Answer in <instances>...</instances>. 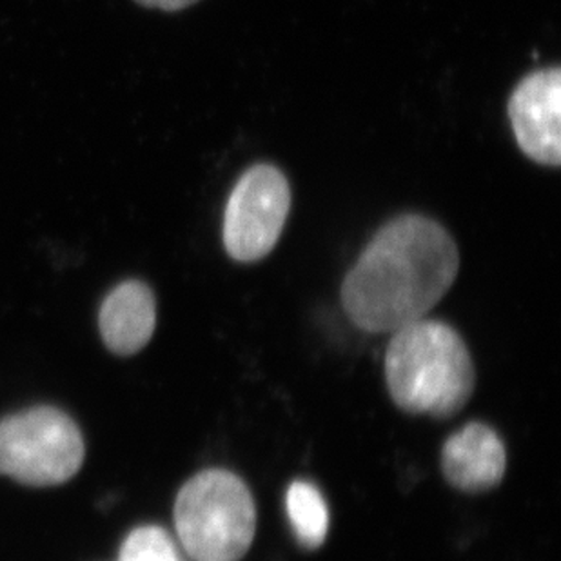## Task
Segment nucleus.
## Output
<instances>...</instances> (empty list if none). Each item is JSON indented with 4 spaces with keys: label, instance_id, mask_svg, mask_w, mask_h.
<instances>
[{
    "label": "nucleus",
    "instance_id": "1",
    "mask_svg": "<svg viewBox=\"0 0 561 561\" xmlns=\"http://www.w3.org/2000/svg\"><path fill=\"white\" fill-rule=\"evenodd\" d=\"M460 253L424 215L392 218L362 251L342 286L345 312L369 333H394L435 308L455 284Z\"/></svg>",
    "mask_w": 561,
    "mask_h": 561
},
{
    "label": "nucleus",
    "instance_id": "2",
    "mask_svg": "<svg viewBox=\"0 0 561 561\" xmlns=\"http://www.w3.org/2000/svg\"><path fill=\"white\" fill-rule=\"evenodd\" d=\"M386 380L392 400L405 413L450 419L471 400L477 373L456 329L420 318L392 333Z\"/></svg>",
    "mask_w": 561,
    "mask_h": 561
},
{
    "label": "nucleus",
    "instance_id": "3",
    "mask_svg": "<svg viewBox=\"0 0 561 561\" xmlns=\"http://www.w3.org/2000/svg\"><path fill=\"white\" fill-rule=\"evenodd\" d=\"M175 527L191 560H242L256 530L250 488L224 469L198 472L176 496Z\"/></svg>",
    "mask_w": 561,
    "mask_h": 561
},
{
    "label": "nucleus",
    "instance_id": "4",
    "mask_svg": "<svg viewBox=\"0 0 561 561\" xmlns=\"http://www.w3.org/2000/svg\"><path fill=\"white\" fill-rule=\"evenodd\" d=\"M84 439L68 414L33 408L0 420V474L32 488L60 485L84 461Z\"/></svg>",
    "mask_w": 561,
    "mask_h": 561
},
{
    "label": "nucleus",
    "instance_id": "5",
    "mask_svg": "<svg viewBox=\"0 0 561 561\" xmlns=\"http://www.w3.org/2000/svg\"><path fill=\"white\" fill-rule=\"evenodd\" d=\"M291 209L286 175L256 164L240 176L224 213V248L237 262H259L275 250Z\"/></svg>",
    "mask_w": 561,
    "mask_h": 561
},
{
    "label": "nucleus",
    "instance_id": "6",
    "mask_svg": "<svg viewBox=\"0 0 561 561\" xmlns=\"http://www.w3.org/2000/svg\"><path fill=\"white\" fill-rule=\"evenodd\" d=\"M508 118L519 149L536 164L561 162V71L538 69L514 88Z\"/></svg>",
    "mask_w": 561,
    "mask_h": 561
},
{
    "label": "nucleus",
    "instance_id": "7",
    "mask_svg": "<svg viewBox=\"0 0 561 561\" xmlns=\"http://www.w3.org/2000/svg\"><path fill=\"white\" fill-rule=\"evenodd\" d=\"M442 469L453 488L483 493L496 488L507 469L505 445L485 424H467L445 442Z\"/></svg>",
    "mask_w": 561,
    "mask_h": 561
},
{
    "label": "nucleus",
    "instance_id": "8",
    "mask_svg": "<svg viewBox=\"0 0 561 561\" xmlns=\"http://www.w3.org/2000/svg\"><path fill=\"white\" fill-rule=\"evenodd\" d=\"M99 325L104 344L115 355L131 356L142 351L157 325L153 293L144 282H124L102 304Z\"/></svg>",
    "mask_w": 561,
    "mask_h": 561
},
{
    "label": "nucleus",
    "instance_id": "9",
    "mask_svg": "<svg viewBox=\"0 0 561 561\" xmlns=\"http://www.w3.org/2000/svg\"><path fill=\"white\" fill-rule=\"evenodd\" d=\"M287 514L298 541L308 549H317L328 538L329 511L322 493L312 483H291L287 489Z\"/></svg>",
    "mask_w": 561,
    "mask_h": 561
},
{
    "label": "nucleus",
    "instance_id": "10",
    "mask_svg": "<svg viewBox=\"0 0 561 561\" xmlns=\"http://www.w3.org/2000/svg\"><path fill=\"white\" fill-rule=\"evenodd\" d=\"M118 561H186V558L168 530L146 525L127 536Z\"/></svg>",
    "mask_w": 561,
    "mask_h": 561
},
{
    "label": "nucleus",
    "instance_id": "11",
    "mask_svg": "<svg viewBox=\"0 0 561 561\" xmlns=\"http://www.w3.org/2000/svg\"><path fill=\"white\" fill-rule=\"evenodd\" d=\"M144 8H153L162 11H181L195 4L198 0H135Z\"/></svg>",
    "mask_w": 561,
    "mask_h": 561
}]
</instances>
